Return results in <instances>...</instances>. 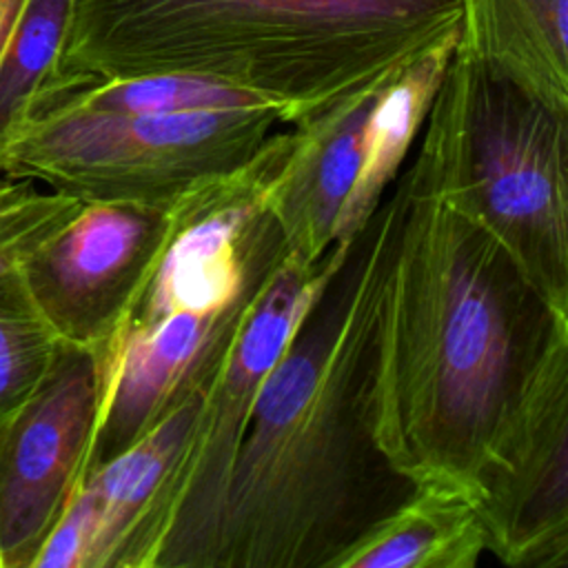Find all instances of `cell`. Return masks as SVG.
Returning a JSON list of instances; mask_svg holds the SVG:
<instances>
[{
    "label": "cell",
    "mask_w": 568,
    "mask_h": 568,
    "mask_svg": "<svg viewBox=\"0 0 568 568\" xmlns=\"http://www.w3.org/2000/svg\"><path fill=\"white\" fill-rule=\"evenodd\" d=\"M404 206L397 175L333 242L253 402L206 568H342L422 484L377 442L379 339Z\"/></svg>",
    "instance_id": "obj_1"
},
{
    "label": "cell",
    "mask_w": 568,
    "mask_h": 568,
    "mask_svg": "<svg viewBox=\"0 0 568 568\" xmlns=\"http://www.w3.org/2000/svg\"><path fill=\"white\" fill-rule=\"evenodd\" d=\"M388 273L377 442L417 484L486 493L544 382L568 366L555 308L477 222L408 182Z\"/></svg>",
    "instance_id": "obj_2"
},
{
    "label": "cell",
    "mask_w": 568,
    "mask_h": 568,
    "mask_svg": "<svg viewBox=\"0 0 568 568\" xmlns=\"http://www.w3.org/2000/svg\"><path fill=\"white\" fill-rule=\"evenodd\" d=\"M459 0H71L47 89L195 75L255 93L297 126L459 38Z\"/></svg>",
    "instance_id": "obj_3"
},
{
    "label": "cell",
    "mask_w": 568,
    "mask_h": 568,
    "mask_svg": "<svg viewBox=\"0 0 568 568\" xmlns=\"http://www.w3.org/2000/svg\"><path fill=\"white\" fill-rule=\"evenodd\" d=\"M404 173L486 229L568 313V111L455 47Z\"/></svg>",
    "instance_id": "obj_4"
},
{
    "label": "cell",
    "mask_w": 568,
    "mask_h": 568,
    "mask_svg": "<svg viewBox=\"0 0 568 568\" xmlns=\"http://www.w3.org/2000/svg\"><path fill=\"white\" fill-rule=\"evenodd\" d=\"M282 124L271 106L120 113L40 100L0 158V173L80 202L171 209L248 162Z\"/></svg>",
    "instance_id": "obj_5"
},
{
    "label": "cell",
    "mask_w": 568,
    "mask_h": 568,
    "mask_svg": "<svg viewBox=\"0 0 568 568\" xmlns=\"http://www.w3.org/2000/svg\"><path fill=\"white\" fill-rule=\"evenodd\" d=\"M291 253L242 324L189 439L111 568H206L229 479L257 390L324 271Z\"/></svg>",
    "instance_id": "obj_6"
},
{
    "label": "cell",
    "mask_w": 568,
    "mask_h": 568,
    "mask_svg": "<svg viewBox=\"0 0 568 568\" xmlns=\"http://www.w3.org/2000/svg\"><path fill=\"white\" fill-rule=\"evenodd\" d=\"M100 399L98 353L60 342L42 382L0 419V568H31L82 486Z\"/></svg>",
    "instance_id": "obj_7"
},
{
    "label": "cell",
    "mask_w": 568,
    "mask_h": 568,
    "mask_svg": "<svg viewBox=\"0 0 568 568\" xmlns=\"http://www.w3.org/2000/svg\"><path fill=\"white\" fill-rule=\"evenodd\" d=\"M173 226L171 209L80 202L18 268L58 342L98 357L146 282Z\"/></svg>",
    "instance_id": "obj_8"
},
{
    "label": "cell",
    "mask_w": 568,
    "mask_h": 568,
    "mask_svg": "<svg viewBox=\"0 0 568 568\" xmlns=\"http://www.w3.org/2000/svg\"><path fill=\"white\" fill-rule=\"evenodd\" d=\"M473 506L501 564L568 568V368L539 388Z\"/></svg>",
    "instance_id": "obj_9"
},
{
    "label": "cell",
    "mask_w": 568,
    "mask_h": 568,
    "mask_svg": "<svg viewBox=\"0 0 568 568\" xmlns=\"http://www.w3.org/2000/svg\"><path fill=\"white\" fill-rule=\"evenodd\" d=\"M382 84L297 124L295 146L266 191L288 253L304 264H317L335 242L339 211L362 164L366 118Z\"/></svg>",
    "instance_id": "obj_10"
},
{
    "label": "cell",
    "mask_w": 568,
    "mask_h": 568,
    "mask_svg": "<svg viewBox=\"0 0 568 568\" xmlns=\"http://www.w3.org/2000/svg\"><path fill=\"white\" fill-rule=\"evenodd\" d=\"M457 47L568 111V0H459Z\"/></svg>",
    "instance_id": "obj_11"
},
{
    "label": "cell",
    "mask_w": 568,
    "mask_h": 568,
    "mask_svg": "<svg viewBox=\"0 0 568 568\" xmlns=\"http://www.w3.org/2000/svg\"><path fill=\"white\" fill-rule=\"evenodd\" d=\"M455 47L457 38L426 49L377 89L364 126L362 164L339 211L335 242L351 237L368 220L399 175Z\"/></svg>",
    "instance_id": "obj_12"
},
{
    "label": "cell",
    "mask_w": 568,
    "mask_h": 568,
    "mask_svg": "<svg viewBox=\"0 0 568 568\" xmlns=\"http://www.w3.org/2000/svg\"><path fill=\"white\" fill-rule=\"evenodd\" d=\"M484 552L486 539L473 501L457 490L422 484L342 568H475Z\"/></svg>",
    "instance_id": "obj_13"
},
{
    "label": "cell",
    "mask_w": 568,
    "mask_h": 568,
    "mask_svg": "<svg viewBox=\"0 0 568 568\" xmlns=\"http://www.w3.org/2000/svg\"><path fill=\"white\" fill-rule=\"evenodd\" d=\"M206 393L186 397L140 442L82 481L91 490L98 513L87 568L113 566L120 546L151 504L175 457L182 453Z\"/></svg>",
    "instance_id": "obj_14"
},
{
    "label": "cell",
    "mask_w": 568,
    "mask_h": 568,
    "mask_svg": "<svg viewBox=\"0 0 568 568\" xmlns=\"http://www.w3.org/2000/svg\"><path fill=\"white\" fill-rule=\"evenodd\" d=\"M71 0H24L0 51V158L49 87Z\"/></svg>",
    "instance_id": "obj_15"
},
{
    "label": "cell",
    "mask_w": 568,
    "mask_h": 568,
    "mask_svg": "<svg viewBox=\"0 0 568 568\" xmlns=\"http://www.w3.org/2000/svg\"><path fill=\"white\" fill-rule=\"evenodd\" d=\"M44 98H58L71 104L120 113H189L255 106L275 109L260 95L237 87L180 73H149L53 87L40 95V100Z\"/></svg>",
    "instance_id": "obj_16"
},
{
    "label": "cell",
    "mask_w": 568,
    "mask_h": 568,
    "mask_svg": "<svg viewBox=\"0 0 568 568\" xmlns=\"http://www.w3.org/2000/svg\"><path fill=\"white\" fill-rule=\"evenodd\" d=\"M60 342L18 271L0 277V419L47 375Z\"/></svg>",
    "instance_id": "obj_17"
},
{
    "label": "cell",
    "mask_w": 568,
    "mask_h": 568,
    "mask_svg": "<svg viewBox=\"0 0 568 568\" xmlns=\"http://www.w3.org/2000/svg\"><path fill=\"white\" fill-rule=\"evenodd\" d=\"M80 200L58 191H36L29 200L0 217V277L13 273L64 220Z\"/></svg>",
    "instance_id": "obj_18"
},
{
    "label": "cell",
    "mask_w": 568,
    "mask_h": 568,
    "mask_svg": "<svg viewBox=\"0 0 568 568\" xmlns=\"http://www.w3.org/2000/svg\"><path fill=\"white\" fill-rule=\"evenodd\" d=\"M95 501L82 484L47 535L31 568H87L95 535Z\"/></svg>",
    "instance_id": "obj_19"
},
{
    "label": "cell",
    "mask_w": 568,
    "mask_h": 568,
    "mask_svg": "<svg viewBox=\"0 0 568 568\" xmlns=\"http://www.w3.org/2000/svg\"><path fill=\"white\" fill-rule=\"evenodd\" d=\"M38 191L36 182L29 178H16L0 173V217L11 213L24 200H29Z\"/></svg>",
    "instance_id": "obj_20"
},
{
    "label": "cell",
    "mask_w": 568,
    "mask_h": 568,
    "mask_svg": "<svg viewBox=\"0 0 568 568\" xmlns=\"http://www.w3.org/2000/svg\"><path fill=\"white\" fill-rule=\"evenodd\" d=\"M22 2L24 0H0V51L7 42V36L22 9Z\"/></svg>",
    "instance_id": "obj_21"
}]
</instances>
